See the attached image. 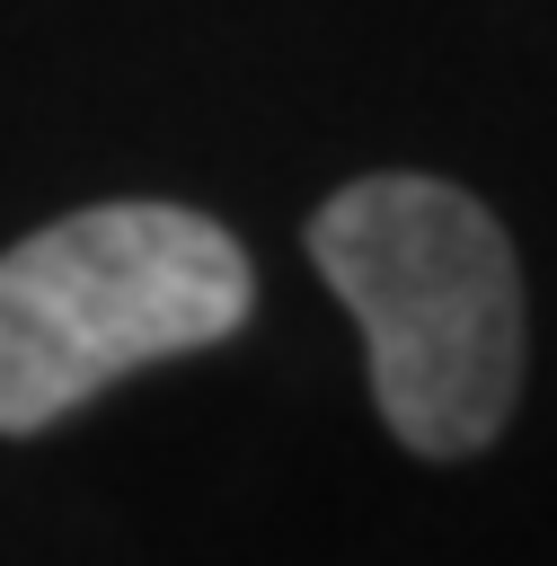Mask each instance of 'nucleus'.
I'll return each instance as SVG.
<instances>
[{"label": "nucleus", "mask_w": 557, "mask_h": 566, "mask_svg": "<svg viewBox=\"0 0 557 566\" xmlns=\"http://www.w3.org/2000/svg\"><path fill=\"white\" fill-rule=\"evenodd\" d=\"M309 256L362 327L371 398L424 460H469L522 389V274L495 212L442 177H354L318 203Z\"/></svg>", "instance_id": "obj_1"}, {"label": "nucleus", "mask_w": 557, "mask_h": 566, "mask_svg": "<svg viewBox=\"0 0 557 566\" xmlns=\"http://www.w3.org/2000/svg\"><path fill=\"white\" fill-rule=\"evenodd\" d=\"M256 301L248 248L186 203H88L0 256V433H44L141 363L221 345Z\"/></svg>", "instance_id": "obj_2"}]
</instances>
